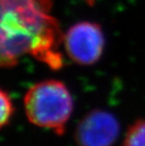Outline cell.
I'll use <instances>...</instances> for the list:
<instances>
[{"label":"cell","instance_id":"cell-6","mask_svg":"<svg viewBox=\"0 0 145 146\" xmlns=\"http://www.w3.org/2000/svg\"><path fill=\"white\" fill-rule=\"evenodd\" d=\"M0 98H1V120H0V125L4 127L10 122L11 115L13 113V105L12 101L7 92L1 91L0 92Z\"/></svg>","mask_w":145,"mask_h":146},{"label":"cell","instance_id":"cell-1","mask_svg":"<svg viewBox=\"0 0 145 146\" xmlns=\"http://www.w3.org/2000/svg\"><path fill=\"white\" fill-rule=\"evenodd\" d=\"M51 0H0V63L11 68L24 55L58 70L63 65V36L51 14Z\"/></svg>","mask_w":145,"mask_h":146},{"label":"cell","instance_id":"cell-5","mask_svg":"<svg viewBox=\"0 0 145 146\" xmlns=\"http://www.w3.org/2000/svg\"><path fill=\"white\" fill-rule=\"evenodd\" d=\"M123 146H145V120H138L129 127Z\"/></svg>","mask_w":145,"mask_h":146},{"label":"cell","instance_id":"cell-7","mask_svg":"<svg viewBox=\"0 0 145 146\" xmlns=\"http://www.w3.org/2000/svg\"><path fill=\"white\" fill-rule=\"evenodd\" d=\"M94 1H95V0H86V2H87L88 4H91V5H93Z\"/></svg>","mask_w":145,"mask_h":146},{"label":"cell","instance_id":"cell-3","mask_svg":"<svg viewBox=\"0 0 145 146\" xmlns=\"http://www.w3.org/2000/svg\"><path fill=\"white\" fill-rule=\"evenodd\" d=\"M63 47L73 62L84 66L96 63L105 47L103 30L96 23L78 22L64 34Z\"/></svg>","mask_w":145,"mask_h":146},{"label":"cell","instance_id":"cell-4","mask_svg":"<svg viewBox=\"0 0 145 146\" xmlns=\"http://www.w3.org/2000/svg\"><path fill=\"white\" fill-rule=\"evenodd\" d=\"M120 134V123L112 113L102 110L89 111L75 131L77 146H112Z\"/></svg>","mask_w":145,"mask_h":146},{"label":"cell","instance_id":"cell-2","mask_svg":"<svg viewBox=\"0 0 145 146\" xmlns=\"http://www.w3.org/2000/svg\"><path fill=\"white\" fill-rule=\"evenodd\" d=\"M24 106L30 123L61 136L72 115L73 102L62 82L50 79L30 87L24 94Z\"/></svg>","mask_w":145,"mask_h":146}]
</instances>
